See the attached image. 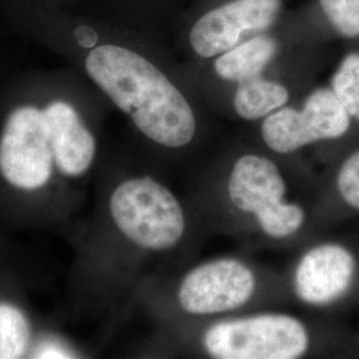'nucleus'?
Wrapping results in <instances>:
<instances>
[{"mask_svg": "<svg viewBox=\"0 0 359 359\" xmlns=\"http://www.w3.org/2000/svg\"><path fill=\"white\" fill-rule=\"evenodd\" d=\"M86 69L97 87L149 140L170 149L192 142V107L156 65L140 53L105 44L88 53Z\"/></svg>", "mask_w": 359, "mask_h": 359, "instance_id": "nucleus-1", "label": "nucleus"}, {"mask_svg": "<svg viewBox=\"0 0 359 359\" xmlns=\"http://www.w3.org/2000/svg\"><path fill=\"white\" fill-rule=\"evenodd\" d=\"M255 271L236 258H218L191 270L180 283L181 308L193 316H215L244 306L255 295Z\"/></svg>", "mask_w": 359, "mask_h": 359, "instance_id": "nucleus-7", "label": "nucleus"}, {"mask_svg": "<svg viewBox=\"0 0 359 359\" xmlns=\"http://www.w3.org/2000/svg\"><path fill=\"white\" fill-rule=\"evenodd\" d=\"M281 8V0H234L206 13L193 26L191 46L201 57L229 51L245 38L268 29Z\"/></svg>", "mask_w": 359, "mask_h": 359, "instance_id": "nucleus-8", "label": "nucleus"}, {"mask_svg": "<svg viewBox=\"0 0 359 359\" xmlns=\"http://www.w3.org/2000/svg\"><path fill=\"white\" fill-rule=\"evenodd\" d=\"M332 90L359 124V53H350L341 62L332 79Z\"/></svg>", "mask_w": 359, "mask_h": 359, "instance_id": "nucleus-14", "label": "nucleus"}, {"mask_svg": "<svg viewBox=\"0 0 359 359\" xmlns=\"http://www.w3.org/2000/svg\"><path fill=\"white\" fill-rule=\"evenodd\" d=\"M335 31L345 38L359 36V0H320Z\"/></svg>", "mask_w": 359, "mask_h": 359, "instance_id": "nucleus-15", "label": "nucleus"}, {"mask_svg": "<svg viewBox=\"0 0 359 359\" xmlns=\"http://www.w3.org/2000/svg\"><path fill=\"white\" fill-rule=\"evenodd\" d=\"M351 117L332 88H320L306 97L301 111L283 107L265 117L261 135L277 154H293L308 145L345 136Z\"/></svg>", "mask_w": 359, "mask_h": 359, "instance_id": "nucleus-5", "label": "nucleus"}, {"mask_svg": "<svg viewBox=\"0 0 359 359\" xmlns=\"http://www.w3.org/2000/svg\"><path fill=\"white\" fill-rule=\"evenodd\" d=\"M203 345L216 359H295L310 346L304 322L281 313H264L213 323Z\"/></svg>", "mask_w": 359, "mask_h": 359, "instance_id": "nucleus-4", "label": "nucleus"}, {"mask_svg": "<svg viewBox=\"0 0 359 359\" xmlns=\"http://www.w3.org/2000/svg\"><path fill=\"white\" fill-rule=\"evenodd\" d=\"M51 132L53 158L67 176H80L88 170L96 154V142L84 127L74 107L53 102L44 109Z\"/></svg>", "mask_w": 359, "mask_h": 359, "instance_id": "nucleus-10", "label": "nucleus"}, {"mask_svg": "<svg viewBox=\"0 0 359 359\" xmlns=\"http://www.w3.org/2000/svg\"><path fill=\"white\" fill-rule=\"evenodd\" d=\"M29 342L25 314L8 304H0V359L20 358Z\"/></svg>", "mask_w": 359, "mask_h": 359, "instance_id": "nucleus-13", "label": "nucleus"}, {"mask_svg": "<svg viewBox=\"0 0 359 359\" xmlns=\"http://www.w3.org/2000/svg\"><path fill=\"white\" fill-rule=\"evenodd\" d=\"M289 100V92L283 84L256 77L240 83L233 97L237 115L245 120H258L283 108Z\"/></svg>", "mask_w": 359, "mask_h": 359, "instance_id": "nucleus-12", "label": "nucleus"}, {"mask_svg": "<svg viewBox=\"0 0 359 359\" xmlns=\"http://www.w3.org/2000/svg\"><path fill=\"white\" fill-rule=\"evenodd\" d=\"M286 181L273 160L256 154L238 157L228 180L231 205L252 215L270 238H287L301 231L306 215L302 206L285 200Z\"/></svg>", "mask_w": 359, "mask_h": 359, "instance_id": "nucleus-3", "label": "nucleus"}, {"mask_svg": "<svg viewBox=\"0 0 359 359\" xmlns=\"http://www.w3.org/2000/svg\"><path fill=\"white\" fill-rule=\"evenodd\" d=\"M53 151L44 111L35 107L15 109L0 139V172L15 188L32 191L51 179Z\"/></svg>", "mask_w": 359, "mask_h": 359, "instance_id": "nucleus-6", "label": "nucleus"}, {"mask_svg": "<svg viewBox=\"0 0 359 359\" xmlns=\"http://www.w3.org/2000/svg\"><path fill=\"white\" fill-rule=\"evenodd\" d=\"M109 212L121 234L147 250L172 249L185 233V213L179 200L165 185L148 176L117 185Z\"/></svg>", "mask_w": 359, "mask_h": 359, "instance_id": "nucleus-2", "label": "nucleus"}, {"mask_svg": "<svg viewBox=\"0 0 359 359\" xmlns=\"http://www.w3.org/2000/svg\"><path fill=\"white\" fill-rule=\"evenodd\" d=\"M355 273V257L344 245H317L301 257L295 268V295L311 306L330 305L346 294Z\"/></svg>", "mask_w": 359, "mask_h": 359, "instance_id": "nucleus-9", "label": "nucleus"}, {"mask_svg": "<svg viewBox=\"0 0 359 359\" xmlns=\"http://www.w3.org/2000/svg\"><path fill=\"white\" fill-rule=\"evenodd\" d=\"M277 48L274 39L255 36L224 52L215 63V71L221 79L238 84L256 79L273 60Z\"/></svg>", "mask_w": 359, "mask_h": 359, "instance_id": "nucleus-11", "label": "nucleus"}, {"mask_svg": "<svg viewBox=\"0 0 359 359\" xmlns=\"http://www.w3.org/2000/svg\"><path fill=\"white\" fill-rule=\"evenodd\" d=\"M337 189L346 205L359 212V149L350 154L339 168Z\"/></svg>", "mask_w": 359, "mask_h": 359, "instance_id": "nucleus-16", "label": "nucleus"}]
</instances>
